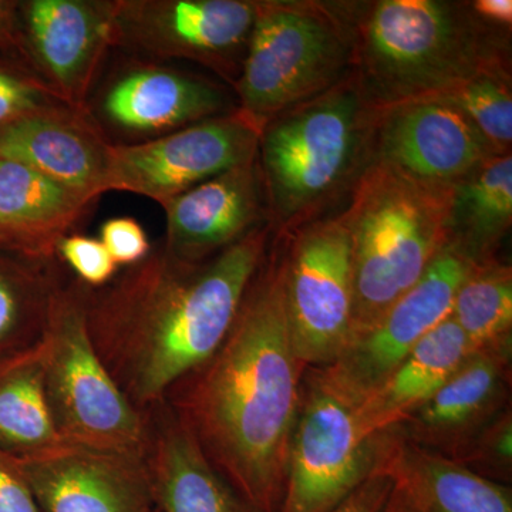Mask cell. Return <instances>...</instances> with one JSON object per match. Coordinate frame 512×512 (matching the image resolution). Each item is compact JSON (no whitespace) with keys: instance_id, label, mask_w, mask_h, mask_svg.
<instances>
[{"instance_id":"cell-1","label":"cell","mask_w":512,"mask_h":512,"mask_svg":"<svg viewBox=\"0 0 512 512\" xmlns=\"http://www.w3.org/2000/svg\"><path fill=\"white\" fill-rule=\"evenodd\" d=\"M306 367L285 305L284 239L272 234L231 329L164 402L254 512H281Z\"/></svg>"},{"instance_id":"cell-2","label":"cell","mask_w":512,"mask_h":512,"mask_svg":"<svg viewBox=\"0 0 512 512\" xmlns=\"http://www.w3.org/2000/svg\"><path fill=\"white\" fill-rule=\"evenodd\" d=\"M271 238L266 224L202 262L160 247L109 285L87 288L94 349L140 412L220 348Z\"/></svg>"},{"instance_id":"cell-3","label":"cell","mask_w":512,"mask_h":512,"mask_svg":"<svg viewBox=\"0 0 512 512\" xmlns=\"http://www.w3.org/2000/svg\"><path fill=\"white\" fill-rule=\"evenodd\" d=\"M353 74L375 110L440 99L491 67L511 66V30L478 18L471 2H343Z\"/></svg>"},{"instance_id":"cell-4","label":"cell","mask_w":512,"mask_h":512,"mask_svg":"<svg viewBox=\"0 0 512 512\" xmlns=\"http://www.w3.org/2000/svg\"><path fill=\"white\" fill-rule=\"evenodd\" d=\"M375 114L352 73L262 128L256 160L272 234H291L350 197L372 165Z\"/></svg>"},{"instance_id":"cell-5","label":"cell","mask_w":512,"mask_h":512,"mask_svg":"<svg viewBox=\"0 0 512 512\" xmlns=\"http://www.w3.org/2000/svg\"><path fill=\"white\" fill-rule=\"evenodd\" d=\"M451 188L419 183L389 165L372 164L342 212L352 245V336L423 276L448 244Z\"/></svg>"},{"instance_id":"cell-6","label":"cell","mask_w":512,"mask_h":512,"mask_svg":"<svg viewBox=\"0 0 512 512\" xmlns=\"http://www.w3.org/2000/svg\"><path fill=\"white\" fill-rule=\"evenodd\" d=\"M353 73V30L343 2L259 0L234 84L237 111L261 133L279 114L322 96Z\"/></svg>"},{"instance_id":"cell-7","label":"cell","mask_w":512,"mask_h":512,"mask_svg":"<svg viewBox=\"0 0 512 512\" xmlns=\"http://www.w3.org/2000/svg\"><path fill=\"white\" fill-rule=\"evenodd\" d=\"M87 286L56 289L43 332V377L50 412L70 446L144 454L147 414L124 396L94 349L86 322Z\"/></svg>"},{"instance_id":"cell-8","label":"cell","mask_w":512,"mask_h":512,"mask_svg":"<svg viewBox=\"0 0 512 512\" xmlns=\"http://www.w3.org/2000/svg\"><path fill=\"white\" fill-rule=\"evenodd\" d=\"M396 430L369 433L322 369L303 373L281 512H329L382 470Z\"/></svg>"},{"instance_id":"cell-9","label":"cell","mask_w":512,"mask_h":512,"mask_svg":"<svg viewBox=\"0 0 512 512\" xmlns=\"http://www.w3.org/2000/svg\"><path fill=\"white\" fill-rule=\"evenodd\" d=\"M279 237L293 348L306 369L330 366L352 335L355 306L352 245L342 212Z\"/></svg>"},{"instance_id":"cell-10","label":"cell","mask_w":512,"mask_h":512,"mask_svg":"<svg viewBox=\"0 0 512 512\" xmlns=\"http://www.w3.org/2000/svg\"><path fill=\"white\" fill-rule=\"evenodd\" d=\"M258 9L259 0H116L113 46L190 60L234 87Z\"/></svg>"},{"instance_id":"cell-11","label":"cell","mask_w":512,"mask_h":512,"mask_svg":"<svg viewBox=\"0 0 512 512\" xmlns=\"http://www.w3.org/2000/svg\"><path fill=\"white\" fill-rule=\"evenodd\" d=\"M259 131L237 110L140 143H111L106 191L170 200L258 157Z\"/></svg>"},{"instance_id":"cell-12","label":"cell","mask_w":512,"mask_h":512,"mask_svg":"<svg viewBox=\"0 0 512 512\" xmlns=\"http://www.w3.org/2000/svg\"><path fill=\"white\" fill-rule=\"evenodd\" d=\"M473 266L447 244L409 291L372 326L352 336L332 365L320 369L359 406L427 333L450 316L458 286Z\"/></svg>"},{"instance_id":"cell-13","label":"cell","mask_w":512,"mask_h":512,"mask_svg":"<svg viewBox=\"0 0 512 512\" xmlns=\"http://www.w3.org/2000/svg\"><path fill=\"white\" fill-rule=\"evenodd\" d=\"M116 0L18 3V47L37 79L67 106L87 109L101 60L114 42Z\"/></svg>"},{"instance_id":"cell-14","label":"cell","mask_w":512,"mask_h":512,"mask_svg":"<svg viewBox=\"0 0 512 512\" xmlns=\"http://www.w3.org/2000/svg\"><path fill=\"white\" fill-rule=\"evenodd\" d=\"M494 156L466 114L446 100L376 110L372 164L389 165L419 183L451 188Z\"/></svg>"},{"instance_id":"cell-15","label":"cell","mask_w":512,"mask_h":512,"mask_svg":"<svg viewBox=\"0 0 512 512\" xmlns=\"http://www.w3.org/2000/svg\"><path fill=\"white\" fill-rule=\"evenodd\" d=\"M18 461L42 512H158L144 454L67 444Z\"/></svg>"},{"instance_id":"cell-16","label":"cell","mask_w":512,"mask_h":512,"mask_svg":"<svg viewBox=\"0 0 512 512\" xmlns=\"http://www.w3.org/2000/svg\"><path fill=\"white\" fill-rule=\"evenodd\" d=\"M237 110L225 87L173 67L136 66L111 79L99 97V117L133 143Z\"/></svg>"},{"instance_id":"cell-17","label":"cell","mask_w":512,"mask_h":512,"mask_svg":"<svg viewBox=\"0 0 512 512\" xmlns=\"http://www.w3.org/2000/svg\"><path fill=\"white\" fill-rule=\"evenodd\" d=\"M160 205L167 220L163 248L187 262L207 261L268 224L258 160L231 168Z\"/></svg>"},{"instance_id":"cell-18","label":"cell","mask_w":512,"mask_h":512,"mask_svg":"<svg viewBox=\"0 0 512 512\" xmlns=\"http://www.w3.org/2000/svg\"><path fill=\"white\" fill-rule=\"evenodd\" d=\"M511 345L474 350L400 427L407 441L456 460L510 406Z\"/></svg>"},{"instance_id":"cell-19","label":"cell","mask_w":512,"mask_h":512,"mask_svg":"<svg viewBox=\"0 0 512 512\" xmlns=\"http://www.w3.org/2000/svg\"><path fill=\"white\" fill-rule=\"evenodd\" d=\"M109 146L90 111L66 104L0 128V160L26 165L93 202L107 192Z\"/></svg>"},{"instance_id":"cell-20","label":"cell","mask_w":512,"mask_h":512,"mask_svg":"<svg viewBox=\"0 0 512 512\" xmlns=\"http://www.w3.org/2000/svg\"><path fill=\"white\" fill-rule=\"evenodd\" d=\"M146 414L144 460L158 512H254L215 470L167 403Z\"/></svg>"},{"instance_id":"cell-21","label":"cell","mask_w":512,"mask_h":512,"mask_svg":"<svg viewBox=\"0 0 512 512\" xmlns=\"http://www.w3.org/2000/svg\"><path fill=\"white\" fill-rule=\"evenodd\" d=\"M92 205L26 165L0 160V249L10 254L53 264Z\"/></svg>"},{"instance_id":"cell-22","label":"cell","mask_w":512,"mask_h":512,"mask_svg":"<svg viewBox=\"0 0 512 512\" xmlns=\"http://www.w3.org/2000/svg\"><path fill=\"white\" fill-rule=\"evenodd\" d=\"M382 468L409 512H512L510 485L410 443L400 429Z\"/></svg>"},{"instance_id":"cell-23","label":"cell","mask_w":512,"mask_h":512,"mask_svg":"<svg viewBox=\"0 0 512 512\" xmlns=\"http://www.w3.org/2000/svg\"><path fill=\"white\" fill-rule=\"evenodd\" d=\"M471 352L463 330L448 316L357 406L360 423L369 433L400 429Z\"/></svg>"},{"instance_id":"cell-24","label":"cell","mask_w":512,"mask_h":512,"mask_svg":"<svg viewBox=\"0 0 512 512\" xmlns=\"http://www.w3.org/2000/svg\"><path fill=\"white\" fill-rule=\"evenodd\" d=\"M512 225V154L488 158L451 187L448 244L474 265L497 258Z\"/></svg>"},{"instance_id":"cell-25","label":"cell","mask_w":512,"mask_h":512,"mask_svg":"<svg viewBox=\"0 0 512 512\" xmlns=\"http://www.w3.org/2000/svg\"><path fill=\"white\" fill-rule=\"evenodd\" d=\"M67 446L47 403L42 342L0 359V451L25 460Z\"/></svg>"},{"instance_id":"cell-26","label":"cell","mask_w":512,"mask_h":512,"mask_svg":"<svg viewBox=\"0 0 512 512\" xmlns=\"http://www.w3.org/2000/svg\"><path fill=\"white\" fill-rule=\"evenodd\" d=\"M62 281L56 262L0 255V359L40 342Z\"/></svg>"},{"instance_id":"cell-27","label":"cell","mask_w":512,"mask_h":512,"mask_svg":"<svg viewBox=\"0 0 512 512\" xmlns=\"http://www.w3.org/2000/svg\"><path fill=\"white\" fill-rule=\"evenodd\" d=\"M451 318L471 349L511 345L512 268L494 259L474 265L458 286Z\"/></svg>"},{"instance_id":"cell-28","label":"cell","mask_w":512,"mask_h":512,"mask_svg":"<svg viewBox=\"0 0 512 512\" xmlns=\"http://www.w3.org/2000/svg\"><path fill=\"white\" fill-rule=\"evenodd\" d=\"M512 66L491 67L440 99L454 104L497 156L512 154Z\"/></svg>"},{"instance_id":"cell-29","label":"cell","mask_w":512,"mask_h":512,"mask_svg":"<svg viewBox=\"0 0 512 512\" xmlns=\"http://www.w3.org/2000/svg\"><path fill=\"white\" fill-rule=\"evenodd\" d=\"M456 463L495 483L510 485L512 477L511 407L498 414L458 454Z\"/></svg>"},{"instance_id":"cell-30","label":"cell","mask_w":512,"mask_h":512,"mask_svg":"<svg viewBox=\"0 0 512 512\" xmlns=\"http://www.w3.org/2000/svg\"><path fill=\"white\" fill-rule=\"evenodd\" d=\"M62 104L66 103L35 74L0 66V128Z\"/></svg>"},{"instance_id":"cell-31","label":"cell","mask_w":512,"mask_h":512,"mask_svg":"<svg viewBox=\"0 0 512 512\" xmlns=\"http://www.w3.org/2000/svg\"><path fill=\"white\" fill-rule=\"evenodd\" d=\"M57 259L69 266L77 281L87 288H103L119 274V265L97 238L67 235L57 247Z\"/></svg>"},{"instance_id":"cell-32","label":"cell","mask_w":512,"mask_h":512,"mask_svg":"<svg viewBox=\"0 0 512 512\" xmlns=\"http://www.w3.org/2000/svg\"><path fill=\"white\" fill-rule=\"evenodd\" d=\"M100 241L117 265L133 266L151 252L147 232L140 222L130 217L107 220L100 228Z\"/></svg>"},{"instance_id":"cell-33","label":"cell","mask_w":512,"mask_h":512,"mask_svg":"<svg viewBox=\"0 0 512 512\" xmlns=\"http://www.w3.org/2000/svg\"><path fill=\"white\" fill-rule=\"evenodd\" d=\"M0 512H42L18 458L0 451Z\"/></svg>"},{"instance_id":"cell-34","label":"cell","mask_w":512,"mask_h":512,"mask_svg":"<svg viewBox=\"0 0 512 512\" xmlns=\"http://www.w3.org/2000/svg\"><path fill=\"white\" fill-rule=\"evenodd\" d=\"M392 491V478L382 468L329 512H382Z\"/></svg>"},{"instance_id":"cell-35","label":"cell","mask_w":512,"mask_h":512,"mask_svg":"<svg viewBox=\"0 0 512 512\" xmlns=\"http://www.w3.org/2000/svg\"><path fill=\"white\" fill-rule=\"evenodd\" d=\"M471 8L478 18L495 28L511 30L512 2L511 0H474Z\"/></svg>"},{"instance_id":"cell-36","label":"cell","mask_w":512,"mask_h":512,"mask_svg":"<svg viewBox=\"0 0 512 512\" xmlns=\"http://www.w3.org/2000/svg\"><path fill=\"white\" fill-rule=\"evenodd\" d=\"M18 3L0 0V47L18 46Z\"/></svg>"},{"instance_id":"cell-37","label":"cell","mask_w":512,"mask_h":512,"mask_svg":"<svg viewBox=\"0 0 512 512\" xmlns=\"http://www.w3.org/2000/svg\"><path fill=\"white\" fill-rule=\"evenodd\" d=\"M382 512H409V510H407V505L404 503L403 498L393 488L392 494H390L389 500L384 505Z\"/></svg>"}]
</instances>
